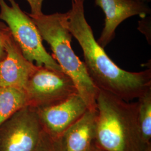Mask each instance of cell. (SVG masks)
Wrapping results in <instances>:
<instances>
[{"instance_id": "6da1fadb", "label": "cell", "mask_w": 151, "mask_h": 151, "mask_svg": "<svg viewBox=\"0 0 151 151\" xmlns=\"http://www.w3.org/2000/svg\"><path fill=\"white\" fill-rule=\"evenodd\" d=\"M85 0H72L71 9L63 13V22L77 40L83 53L88 75L100 90L129 102L138 99L151 88V70L138 72L122 69L111 60L94 37L87 22Z\"/></svg>"}, {"instance_id": "7a4b0ae2", "label": "cell", "mask_w": 151, "mask_h": 151, "mask_svg": "<svg viewBox=\"0 0 151 151\" xmlns=\"http://www.w3.org/2000/svg\"><path fill=\"white\" fill-rule=\"evenodd\" d=\"M138 102L100 90L96 98L95 144L107 151H145L137 122Z\"/></svg>"}, {"instance_id": "3957f363", "label": "cell", "mask_w": 151, "mask_h": 151, "mask_svg": "<svg viewBox=\"0 0 151 151\" xmlns=\"http://www.w3.org/2000/svg\"><path fill=\"white\" fill-rule=\"evenodd\" d=\"M28 15L38 27L43 40L47 42L54 59L65 74L73 81L78 93L89 110H96L99 89L88 75L83 62L75 53L70 45L72 35L63 22V13Z\"/></svg>"}, {"instance_id": "277c9868", "label": "cell", "mask_w": 151, "mask_h": 151, "mask_svg": "<svg viewBox=\"0 0 151 151\" xmlns=\"http://www.w3.org/2000/svg\"><path fill=\"white\" fill-rule=\"evenodd\" d=\"M0 0V20L5 22L24 57L37 66L63 71L56 60L44 47L43 39L32 19L22 10L15 0Z\"/></svg>"}, {"instance_id": "5b68a950", "label": "cell", "mask_w": 151, "mask_h": 151, "mask_svg": "<svg viewBox=\"0 0 151 151\" xmlns=\"http://www.w3.org/2000/svg\"><path fill=\"white\" fill-rule=\"evenodd\" d=\"M27 105L40 108L62 102L78 93L73 81L63 71L37 66L24 88Z\"/></svg>"}, {"instance_id": "8992f818", "label": "cell", "mask_w": 151, "mask_h": 151, "mask_svg": "<svg viewBox=\"0 0 151 151\" xmlns=\"http://www.w3.org/2000/svg\"><path fill=\"white\" fill-rule=\"evenodd\" d=\"M43 130L37 109L27 105L0 125V151H33Z\"/></svg>"}, {"instance_id": "52a82bcc", "label": "cell", "mask_w": 151, "mask_h": 151, "mask_svg": "<svg viewBox=\"0 0 151 151\" xmlns=\"http://www.w3.org/2000/svg\"><path fill=\"white\" fill-rule=\"evenodd\" d=\"M36 109L43 129L54 139H57L88 109L78 93L62 102Z\"/></svg>"}, {"instance_id": "ba28073f", "label": "cell", "mask_w": 151, "mask_h": 151, "mask_svg": "<svg viewBox=\"0 0 151 151\" xmlns=\"http://www.w3.org/2000/svg\"><path fill=\"white\" fill-rule=\"evenodd\" d=\"M95 4L105 16L103 32L97 40L103 48L113 40L115 30L122 22L136 15L144 18L151 12L147 4L139 0H95Z\"/></svg>"}, {"instance_id": "9c48e42d", "label": "cell", "mask_w": 151, "mask_h": 151, "mask_svg": "<svg viewBox=\"0 0 151 151\" xmlns=\"http://www.w3.org/2000/svg\"><path fill=\"white\" fill-rule=\"evenodd\" d=\"M5 50V56L0 59V87L24 90L29 77L37 65L24 57L10 32L6 39Z\"/></svg>"}, {"instance_id": "30bf717a", "label": "cell", "mask_w": 151, "mask_h": 151, "mask_svg": "<svg viewBox=\"0 0 151 151\" xmlns=\"http://www.w3.org/2000/svg\"><path fill=\"white\" fill-rule=\"evenodd\" d=\"M96 110L88 109L75 123L55 139L59 151H87L95 144Z\"/></svg>"}, {"instance_id": "8fae6325", "label": "cell", "mask_w": 151, "mask_h": 151, "mask_svg": "<svg viewBox=\"0 0 151 151\" xmlns=\"http://www.w3.org/2000/svg\"><path fill=\"white\" fill-rule=\"evenodd\" d=\"M27 105V97L24 90L0 87V125Z\"/></svg>"}, {"instance_id": "7c38bea8", "label": "cell", "mask_w": 151, "mask_h": 151, "mask_svg": "<svg viewBox=\"0 0 151 151\" xmlns=\"http://www.w3.org/2000/svg\"><path fill=\"white\" fill-rule=\"evenodd\" d=\"M138 100V125L142 140L147 146L151 145V88Z\"/></svg>"}, {"instance_id": "4fadbf2b", "label": "cell", "mask_w": 151, "mask_h": 151, "mask_svg": "<svg viewBox=\"0 0 151 151\" xmlns=\"http://www.w3.org/2000/svg\"><path fill=\"white\" fill-rule=\"evenodd\" d=\"M33 151H59L56 140L43 130L38 145Z\"/></svg>"}, {"instance_id": "5bb4252c", "label": "cell", "mask_w": 151, "mask_h": 151, "mask_svg": "<svg viewBox=\"0 0 151 151\" xmlns=\"http://www.w3.org/2000/svg\"><path fill=\"white\" fill-rule=\"evenodd\" d=\"M29 3L30 9L31 13L32 15H38L42 13V4L43 0H27Z\"/></svg>"}, {"instance_id": "9a60e30c", "label": "cell", "mask_w": 151, "mask_h": 151, "mask_svg": "<svg viewBox=\"0 0 151 151\" xmlns=\"http://www.w3.org/2000/svg\"><path fill=\"white\" fill-rule=\"evenodd\" d=\"M10 31L8 30L0 29V59L3 58L5 55V43L6 38L9 34Z\"/></svg>"}, {"instance_id": "2e32d148", "label": "cell", "mask_w": 151, "mask_h": 151, "mask_svg": "<svg viewBox=\"0 0 151 151\" xmlns=\"http://www.w3.org/2000/svg\"><path fill=\"white\" fill-rule=\"evenodd\" d=\"M87 151H107L105 150H104L103 148L98 147L96 145V144H95L94 145L92 146Z\"/></svg>"}, {"instance_id": "e0dca14e", "label": "cell", "mask_w": 151, "mask_h": 151, "mask_svg": "<svg viewBox=\"0 0 151 151\" xmlns=\"http://www.w3.org/2000/svg\"><path fill=\"white\" fill-rule=\"evenodd\" d=\"M0 29H2V30H8L9 29L7 25L1 20H0Z\"/></svg>"}, {"instance_id": "ac0fdd59", "label": "cell", "mask_w": 151, "mask_h": 151, "mask_svg": "<svg viewBox=\"0 0 151 151\" xmlns=\"http://www.w3.org/2000/svg\"><path fill=\"white\" fill-rule=\"evenodd\" d=\"M140 1H142V2H144V3H148V2H149L151 0H139Z\"/></svg>"}]
</instances>
